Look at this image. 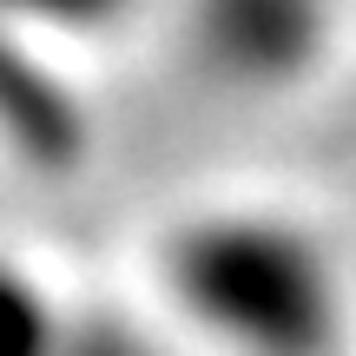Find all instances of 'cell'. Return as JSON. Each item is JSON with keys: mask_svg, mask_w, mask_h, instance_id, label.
Here are the masks:
<instances>
[{"mask_svg": "<svg viewBox=\"0 0 356 356\" xmlns=\"http://www.w3.org/2000/svg\"><path fill=\"white\" fill-rule=\"evenodd\" d=\"M172 310L225 356H337L350 277L317 225L277 204H211L165 238Z\"/></svg>", "mask_w": 356, "mask_h": 356, "instance_id": "cell-1", "label": "cell"}, {"mask_svg": "<svg viewBox=\"0 0 356 356\" xmlns=\"http://www.w3.org/2000/svg\"><path fill=\"white\" fill-rule=\"evenodd\" d=\"M178 33L218 86L291 92L330 53L337 0H178Z\"/></svg>", "mask_w": 356, "mask_h": 356, "instance_id": "cell-2", "label": "cell"}, {"mask_svg": "<svg viewBox=\"0 0 356 356\" xmlns=\"http://www.w3.org/2000/svg\"><path fill=\"white\" fill-rule=\"evenodd\" d=\"M73 310L53 297L40 270H26L13 251H0V356H60Z\"/></svg>", "mask_w": 356, "mask_h": 356, "instance_id": "cell-3", "label": "cell"}, {"mask_svg": "<svg viewBox=\"0 0 356 356\" xmlns=\"http://www.w3.org/2000/svg\"><path fill=\"white\" fill-rule=\"evenodd\" d=\"M139 0H0V20L47 26V33H113Z\"/></svg>", "mask_w": 356, "mask_h": 356, "instance_id": "cell-4", "label": "cell"}, {"mask_svg": "<svg viewBox=\"0 0 356 356\" xmlns=\"http://www.w3.org/2000/svg\"><path fill=\"white\" fill-rule=\"evenodd\" d=\"M60 356H159L145 343L139 330H132L126 317H113V310H73V330H66V350Z\"/></svg>", "mask_w": 356, "mask_h": 356, "instance_id": "cell-5", "label": "cell"}]
</instances>
